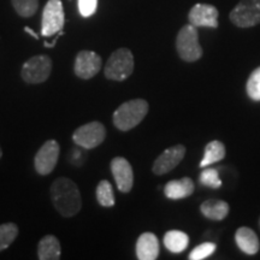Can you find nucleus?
I'll return each mask as SVG.
<instances>
[{"label":"nucleus","instance_id":"f257e3e1","mask_svg":"<svg viewBox=\"0 0 260 260\" xmlns=\"http://www.w3.org/2000/svg\"><path fill=\"white\" fill-rule=\"evenodd\" d=\"M50 194L53 206L65 218H70L80 212L82 207V199L79 187L70 178H57L52 183Z\"/></svg>","mask_w":260,"mask_h":260},{"label":"nucleus","instance_id":"f03ea898","mask_svg":"<svg viewBox=\"0 0 260 260\" xmlns=\"http://www.w3.org/2000/svg\"><path fill=\"white\" fill-rule=\"evenodd\" d=\"M148 112V103L144 99H133L122 104L113 113V124L122 132H129L144 121Z\"/></svg>","mask_w":260,"mask_h":260},{"label":"nucleus","instance_id":"7ed1b4c3","mask_svg":"<svg viewBox=\"0 0 260 260\" xmlns=\"http://www.w3.org/2000/svg\"><path fill=\"white\" fill-rule=\"evenodd\" d=\"M134 56L128 48H118L110 56L105 65L106 79L121 82L134 71Z\"/></svg>","mask_w":260,"mask_h":260},{"label":"nucleus","instance_id":"20e7f679","mask_svg":"<svg viewBox=\"0 0 260 260\" xmlns=\"http://www.w3.org/2000/svg\"><path fill=\"white\" fill-rule=\"evenodd\" d=\"M177 53L184 61H197L203 57V48L199 44L198 29L193 24H187L178 31L176 39Z\"/></svg>","mask_w":260,"mask_h":260},{"label":"nucleus","instance_id":"39448f33","mask_svg":"<svg viewBox=\"0 0 260 260\" xmlns=\"http://www.w3.org/2000/svg\"><path fill=\"white\" fill-rule=\"evenodd\" d=\"M52 71V60L48 56L40 54L25 61L22 67L21 76L24 82L38 84L47 81Z\"/></svg>","mask_w":260,"mask_h":260},{"label":"nucleus","instance_id":"423d86ee","mask_svg":"<svg viewBox=\"0 0 260 260\" xmlns=\"http://www.w3.org/2000/svg\"><path fill=\"white\" fill-rule=\"evenodd\" d=\"M65 16L61 0H48L42 12L41 35L52 37L58 34L64 27Z\"/></svg>","mask_w":260,"mask_h":260},{"label":"nucleus","instance_id":"0eeeda50","mask_svg":"<svg viewBox=\"0 0 260 260\" xmlns=\"http://www.w3.org/2000/svg\"><path fill=\"white\" fill-rule=\"evenodd\" d=\"M106 138V129L103 123L90 122L81 125L74 132L73 140L80 147L84 149H92L102 145Z\"/></svg>","mask_w":260,"mask_h":260},{"label":"nucleus","instance_id":"6e6552de","mask_svg":"<svg viewBox=\"0 0 260 260\" xmlns=\"http://www.w3.org/2000/svg\"><path fill=\"white\" fill-rule=\"evenodd\" d=\"M236 27L249 28L260 23V0H241L230 12Z\"/></svg>","mask_w":260,"mask_h":260},{"label":"nucleus","instance_id":"1a4fd4ad","mask_svg":"<svg viewBox=\"0 0 260 260\" xmlns=\"http://www.w3.org/2000/svg\"><path fill=\"white\" fill-rule=\"evenodd\" d=\"M60 147L56 140H47L35 154L34 165L38 174L46 176L57 167Z\"/></svg>","mask_w":260,"mask_h":260},{"label":"nucleus","instance_id":"9d476101","mask_svg":"<svg viewBox=\"0 0 260 260\" xmlns=\"http://www.w3.org/2000/svg\"><path fill=\"white\" fill-rule=\"evenodd\" d=\"M103 59L99 54L93 51H80L75 59L74 71L77 77L82 80H89L102 69Z\"/></svg>","mask_w":260,"mask_h":260},{"label":"nucleus","instance_id":"9b49d317","mask_svg":"<svg viewBox=\"0 0 260 260\" xmlns=\"http://www.w3.org/2000/svg\"><path fill=\"white\" fill-rule=\"evenodd\" d=\"M184 154H186V147L184 146L176 145L169 147L155 159L152 170L155 175L168 174L183 160Z\"/></svg>","mask_w":260,"mask_h":260},{"label":"nucleus","instance_id":"f8f14e48","mask_svg":"<svg viewBox=\"0 0 260 260\" xmlns=\"http://www.w3.org/2000/svg\"><path fill=\"white\" fill-rule=\"evenodd\" d=\"M111 171L119 191L129 193L134 184V172L130 162L123 157L113 158L111 160Z\"/></svg>","mask_w":260,"mask_h":260},{"label":"nucleus","instance_id":"ddd939ff","mask_svg":"<svg viewBox=\"0 0 260 260\" xmlns=\"http://www.w3.org/2000/svg\"><path fill=\"white\" fill-rule=\"evenodd\" d=\"M218 10L210 4H197L190 9L189 23L194 27H218Z\"/></svg>","mask_w":260,"mask_h":260},{"label":"nucleus","instance_id":"4468645a","mask_svg":"<svg viewBox=\"0 0 260 260\" xmlns=\"http://www.w3.org/2000/svg\"><path fill=\"white\" fill-rule=\"evenodd\" d=\"M159 255V241L152 233H144L136 242V256L140 260H155Z\"/></svg>","mask_w":260,"mask_h":260},{"label":"nucleus","instance_id":"2eb2a0df","mask_svg":"<svg viewBox=\"0 0 260 260\" xmlns=\"http://www.w3.org/2000/svg\"><path fill=\"white\" fill-rule=\"evenodd\" d=\"M194 193V182L189 177L170 181L165 184L164 194L168 199L178 200L190 197Z\"/></svg>","mask_w":260,"mask_h":260},{"label":"nucleus","instance_id":"dca6fc26","mask_svg":"<svg viewBox=\"0 0 260 260\" xmlns=\"http://www.w3.org/2000/svg\"><path fill=\"white\" fill-rule=\"evenodd\" d=\"M235 241L237 247L248 255H253L258 253L260 248L258 236L249 228L241 226L240 229H237L235 234Z\"/></svg>","mask_w":260,"mask_h":260},{"label":"nucleus","instance_id":"f3484780","mask_svg":"<svg viewBox=\"0 0 260 260\" xmlns=\"http://www.w3.org/2000/svg\"><path fill=\"white\" fill-rule=\"evenodd\" d=\"M60 242L56 236L46 235L38 245V258L40 260L60 259Z\"/></svg>","mask_w":260,"mask_h":260},{"label":"nucleus","instance_id":"a211bd4d","mask_svg":"<svg viewBox=\"0 0 260 260\" xmlns=\"http://www.w3.org/2000/svg\"><path fill=\"white\" fill-rule=\"evenodd\" d=\"M200 211L206 218L212 220H222L229 213V205L223 200L210 199L203 203L200 206Z\"/></svg>","mask_w":260,"mask_h":260},{"label":"nucleus","instance_id":"6ab92c4d","mask_svg":"<svg viewBox=\"0 0 260 260\" xmlns=\"http://www.w3.org/2000/svg\"><path fill=\"white\" fill-rule=\"evenodd\" d=\"M189 236L180 230H170L164 235V246L171 253H182L188 247Z\"/></svg>","mask_w":260,"mask_h":260},{"label":"nucleus","instance_id":"aec40b11","mask_svg":"<svg viewBox=\"0 0 260 260\" xmlns=\"http://www.w3.org/2000/svg\"><path fill=\"white\" fill-rule=\"evenodd\" d=\"M225 157V147L220 141H211L205 148V153L203 160L200 161V168H206L214 162L222 160Z\"/></svg>","mask_w":260,"mask_h":260},{"label":"nucleus","instance_id":"412c9836","mask_svg":"<svg viewBox=\"0 0 260 260\" xmlns=\"http://www.w3.org/2000/svg\"><path fill=\"white\" fill-rule=\"evenodd\" d=\"M96 200L104 207H112L116 204L113 188L109 181L103 180L96 187Z\"/></svg>","mask_w":260,"mask_h":260},{"label":"nucleus","instance_id":"4be33fe9","mask_svg":"<svg viewBox=\"0 0 260 260\" xmlns=\"http://www.w3.org/2000/svg\"><path fill=\"white\" fill-rule=\"evenodd\" d=\"M18 236V226L15 223H4L0 225V252L4 251Z\"/></svg>","mask_w":260,"mask_h":260},{"label":"nucleus","instance_id":"5701e85b","mask_svg":"<svg viewBox=\"0 0 260 260\" xmlns=\"http://www.w3.org/2000/svg\"><path fill=\"white\" fill-rule=\"evenodd\" d=\"M11 3L15 11L24 18L31 17L39 9V0H11Z\"/></svg>","mask_w":260,"mask_h":260},{"label":"nucleus","instance_id":"b1692460","mask_svg":"<svg viewBox=\"0 0 260 260\" xmlns=\"http://www.w3.org/2000/svg\"><path fill=\"white\" fill-rule=\"evenodd\" d=\"M199 181L203 186L213 188V189H217V188L222 186V180L219 178V172L214 168H205L203 172L200 174Z\"/></svg>","mask_w":260,"mask_h":260},{"label":"nucleus","instance_id":"393cba45","mask_svg":"<svg viewBox=\"0 0 260 260\" xmlns=\"http://www.w3.org/2000/svg\"><path fill=\"white\" fill-rule=\"evenodd\" d=\"M248 96L254 102H260V67L251 74L246 84Z\"/></svg>","mask_w":260,"mask_h":260},{"label":"nucleus","instance_id":"a878e982","mask_svg":"<svg viewBox=\"0 0 260 260\" xmlns=\"http://www.w3.org/2000/svg\"><path fill=\"white\" fill-rule=\"evenodd\" d=\"M216 251V245L212 242H205L201 245L197 246L193 251L190 252L189 259L190 260H203L210 256L212 253Z\"/></svg>","mask_w":260,"mask_h":260},{"label":"nucleus","instance_id":"bb28decb","mask_svg":"<svg viewBox=\"0 0 260 260\" xmlns=\"http://www.w3.org/2000/svg\"><path fill=\"white\" fill-rule=\"evenodd\" d=\"M77 4L82 17H90L98 9V0H77Z\"/></svg>","mask_w":260,"mask_h":260},{"label":"nucleus","instance_id":"cd10ccee","mask_svg":"<svg viewBox=\"0 0 260 260\" xmlns=\"http://www.w3.org/2000/svg\"><path fill=\"white\" fill-rule=\"evenodd\" d=\"M61 35H63V31H59V32H58V35H57V38L56 39H54V40H53V42H44V46L45 47H47V48H52V47H54V46H56V44H57V41H58V39H59V37H61Z\"/></svg>","mask_w":260,"mask_h":260},{"label":"nucleus","instance_id":"c85d7f7f","mask_svg":"<svg viewBox=\"0 0 260 260\" xmlns=\"http://www.w3.org/2000/svg\"><path fill=\"white\" fill-rule=\"evenodd\" d=\"M24 31H25V32H28L29 35H31V37L34 38L35 40H39V38H40V37H39V35L37 34V32H35L34 30H32L31 28H29V27H24Z\"/></svg>","mask_w":260,"mask_h":260},{"label":"nucleus","instance_id":"c756f323","mask_svg":"<svg viewBox=\"0 0 260 260\" xmlns=\"http://www.w3.org/2000/svg\"><path fill=\"white\" fill-rule=\"evenodd\" d=\"M3 157V149H2V146H0V159Z\"/></svg>","mask_w":260,"mask_h":260},{"label":"nucleus","instance_id":"7c9ffc66","mask_svg":"<svg viewBox=\"0 0 260 260\" xmlns=\"http://www.w3.org/2000/svg\"><path fill=\"white\" fill-rule=\"evenodd\" d=\"M259 224H260V220H259Z\"/></svg>","mask_w":260,"mask_h":260}]
</instances>
